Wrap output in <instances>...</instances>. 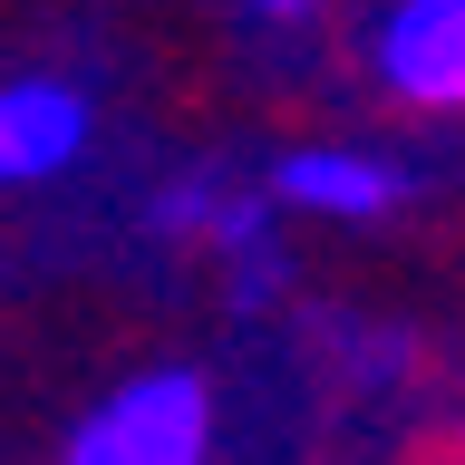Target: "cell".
<instances>
[{"instance_id": "6da1fadb", "label": "cell", "mask_w": 465, "mask_h": 465, "mask_svg": "<svg viewBox=\"0 0 465 465\" xmlns=\"http://www.w3.org/2000/svg\"><path fill=\"white\" fill-rule=\"evenodd\" d=\"M68 465H203V388L194 378H136L78 427Z\"/></svg>"}, {"instance_id": "277c9868", "label": "cell", "mask_w": 465, "mask_h": 465, "mask_svg": "<svg viewBox=\"0 0 465 465\" xmlns=\"http://www.w3.org/2000/svg\"><path fill=\"white\" fill-rule=\"evenodd\" d=\"M282 194L311 203V213H378V203L398 194V174L369 165V155H291V165H282Z\"/></svg>"}, {"instance_id": "3957f363", "label": "cell", "mask_w": 465, "mask_h": 465, "mask_svg": "<svg viewBox=\"0 0 465 465\" xmlns=\"http://www.w3.org/2000/svg\"><path fill=\"white\" fill-rule=\"evenodd\" d=\"M78 97L68 87H0V184H29V174H58L78 155Z\"/></svg>"}, {"instance_id": "7a4b0ae2", "label": "cell", "mask_w": 465, "mask_h": 465, "mask_svg": "<svg viewBox=\"0 0 465 465\" xmlns=\"http://www.w3.org/2000/svg\"><path fill=\"white\" fill-rule=\"evenodd\" d=\"M378 58L417 107H465V0H407Z\"/></svg>"}, {"instance_id": "5b68a950", "label": "cell", "mask_w": 465, "mask_h": 465, "mask_svg": "<svg viewBox=\"0 0 465 465\" xmlns=\"http://www.w3.org/2000/svg\"><path fill=\"white\" fill-rule=\"evenodd\" d=\"M262 10H301V0H262Z\"/></svg>"}]
</instances>
